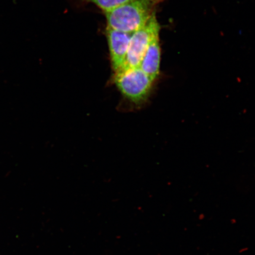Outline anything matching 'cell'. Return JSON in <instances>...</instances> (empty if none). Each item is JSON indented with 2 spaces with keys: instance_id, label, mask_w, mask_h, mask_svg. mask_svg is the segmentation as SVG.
I'll use <instances>...</instances> for the list:
<instances>
[{
  "instance_id": "1",
  "label": "cell",
  "mask_w": 255,
  "mask_h": 255,
  "mask_svg": "<svg viewBox=\"0 0 255 255\" xmlns=\"http://www.w3.org/2000/svg\"><path fill=\"white\" fill-rule=\"evenodd\" d=\"M161 0H129L105 12L107 27L132 33L147 23Z\"/></svg>"
},
{
  "instance_id": "2",
  "label": "cell",
  "mask_w": 255,
  "mask_h": 255,
  "mask_svg": "<svg viewBox=\"0 0 255 255\" xmlns=\"http://www.w3.org/2000/svg\"><path fill=\"white\" fill-rule=\"evenodd\" d=\"M114 82L121 93L131 103L141 104L150 95L155 81L139 68L114 72Z\"/></svg>"
},
{
  "instance_id": "3",
  "label": "cell",
  "mask_w": 255,
  "mask_h": 255,
  "mask_svg": "<svg viewBox=\"0 0 255 255\" xmlns=\"http://www.w3.org/2000/svg\"><path fill=\"white\" fill-rule=\"evenodd\" d=\"M160 29L155 14L144 26L132 33L125 64L121 69L139 68L149 44L159 35Z\"/></svg>"
},
{
  "instance_id": "4",
  "label": "cell",
  "mask_w": 255,
  "mask_h": 255,
  "mask_svg": "<svg viewBox=\"0 0 255 255\" xmlns=\"http://www.w3.org/2000/svg\"><path fill=\"white\" fill-rule=\"evenodd\" d=\"M109 47L112 68L114 72L122 69L125 64L132 33H127L107 27L105 30Z\"/></svg>"
},
{
  "instance_id": "5",
  "label": "cell",
  "mask_w": 255,
  "mask_h": 255,
  "mask_svg": "<svg viewBox=\"0 0 255 255\" xmlns=\"http://www.w3.org/2000/svg\"><path fill=\"white\" fill-rule=\"evenodd\" d=\"M161 46L159 35L151 41L139 68L154 81L157 79L160 72Z\"/></svg>"
},
{
  "instance_id": "6",
  "label": "cell",
  "mask_w": 255,
  "mask_h": 255,
  "mask_svg": "<svg viewBox=\"0 0 255 255\" xmlns=\"http://www.w3.org/2000/svg\"><path fill=\"white\" fill-rule=\"evenodd\" d=\"M85 2L92 3L104 12L110 11L129 0H81Z\"/></svg>"
}]
</instances>
